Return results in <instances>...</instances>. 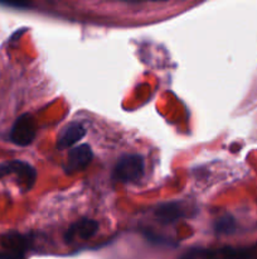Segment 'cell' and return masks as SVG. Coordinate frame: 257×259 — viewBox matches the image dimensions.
Wrapping results in <instances>:
<instances>
[{"instance_id":"cell-7","label":"cell","mask_w":257,"mask_h":259,"mask_svg":"<svg viewBox=\"0 0 257 259\" xmlns=\"http://www.w3.org/2000/svg\"><path fill=\"white\" fill-rule=\"evenodd\" d=\"M189 210L184 206L183 202H165L156 207L155 218L163 224H171L179 219L188 217Z\"/></svg>"},{"instance_id":"cell-6","label":"cell","mask_w":257,"mask_h":259,"mask_svg":"<svg viewBox=\"0 0 257 259\" xmlns=\"http://www.w3.org/2000/svg\"><path fill=\"white\" fill-rule=\"evenodd\" d=\"M98 230V223L96 220L83 218L78 222L73 223L65 234V240L72 243L73 240H88L96 234Z\"/></svg>"},{"instance_id":"cell-9","label":"cell","mask_w":257,"mask_h":259,"mask_svg":"<svg viewBox=\"0 0 257 259\" xmlns=\"http://www.w3.org/2000/svg\"><path fill=\"white\" fill-rule=\"evenodd\" d=\"M0 245L5 250L25 253L30 245V240L28 235L20 233H5L0 237Z\"/></svg>"},{"instance_id":"cell-1","label":"cell","mask_w":257,"mask_h":259,"mask_svg":"<svg viewBox=\"0 0 257 259\" xmlns=\"http://www.w3.org/2000/svg\"><path fill=\"white\" fill-rule=\"evenodd\" d=\"M181 259H257V243L248 247H223L218 249H194Z\"/></svg>"},{"instance_id":"cell-2","label":"cell","mask_w":257,"mask_h":259,"mask_svg":"<svg viewBox=\"0 0 257 259\" xmlns=\"http://www.w3.org/2000/svg\"><path fill=\"white\" fill-rule=\"evenodd\" d=\"M145 162L140 154H126L116 163L112 179L117 182H135L143 177Z\"/></svg>"},{"instance_id":"cell-5","label":"cell","mask_w":257,"mask_h":259,"mask_svg":"<svg viewBox=\"0 0 257 259\" xmlns=\"http://www.w3.org/2000/svg\"><path fill=\"white\" fill-rule=\"evenodd\" d=\"M93 158L92 149L88 144H80V146L75 147L70 151L67 157V162H66L65 169L66 174H76V172H81L91 163Z\"/></svg>"},{"instance_id":"cell-10","label":"cell","mask_w":257,"mask_h":259,"mask_svg":"<svg viewBox=\"0 0 257 259\" xmlns=\"http://www.w3.org/2000/svg\"><path fill=\"white\" fill-rule=\"evenodd\" d=\"M214 230L218 234H232L236 230V220L231 215H224L221 219L217 220Z\"/></svg>"},{"instance_id":"cell-3","label":"cell","mask_w":257,"mask_h":259,"mask_svg":"<svg viewBox=\"0 0 257 259\" xmlns=\"http://www.w3.org/2000/svg\"><path fill=\"white\" fill-rule=\"evenodd\" d=\"M14 175L22 191H29L37 180V171L32 164L24 161H8L0 163V179Z\"/></svg>"},{"instance_id":"cell-11","label":"cell","mask_w":257,"mask_h":259,"mask_svg":"<svg viewBox=\"0 0 257 259\" xmlns=\"http://www.w3.org/2000/svg\"><path fill=\"white\" fill-rule=\"evenodd\" d=\"M0 259H25V253L4 250V252L0 253Z\"/></svg>"},{"instance_id":"cell-4","label":"cell","mask_w":257,"mask_h":259,"mask_svg":"<svg viewBox=\"0 0 257 259\" xmlns=\"http://www.w3.org/2000/svg\"><path fill=\"white\" fill-rule=\"evenodd\" d=\"M37 134L35 121L30 114H23L13 124L9 133V139L12 143L20 147H27L32 144Z\"/></svg>"},{"instance_id":"cell-8","label":"cell","mask_w":257,"mask_h":259,"mask_svg":"<svg viewBox=\"0 0 257 259\" xmlns=\"http://www.w3.org/2000/svg\"><path fill=\"white\" fill-rule=\"evenodd\" d=\"M86 128L81 123H71L60 132L57 141V149L63 151L85 138Z\"/></svg>"}]
</instances>
